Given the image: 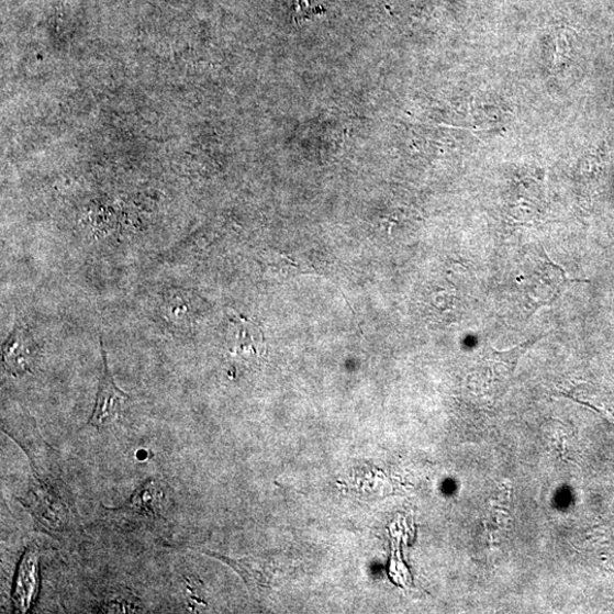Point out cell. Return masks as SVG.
<instances>
[{
  "label": "cell",
  "mask_w": 614,
  "mask_h": 614,
  "mask_svg": "<svg viewBox=\"0 0 614 614\" xmlns=\"http://www.w3.org/2000/svg\"><path fill=\"white\" fill-rule=\"evenodd\" d=\"M104 372L100 381L99 393L88 425L97 429L112 426L123 416L131 397L124 393L115 383L108 365L104 342L101 339Z\"/></svg>",
  "instance_id": "7a4b0ae2"
},
{
  "label": "cell",
  "mask_w": 614,
  "mask_h": 614,
  "mask_svg": "<svg viewBox=\"0 0 614 614\" xmlns=\"http://www.w3.org/2000/svg\"><path fill=\"white\" fill-rule=\"evenodd\" d=\"M234 351L244 357L250 355V357L263 358V355L266 354V344L260 328L254 323L243 320Z\"/></svg>",
  "instance_id": "5b68a950"
},
{
  "label": "cell",
  "mask_w": 614,
  "mask_h": 614,
  "mask_svg": "<svg viewBox=\"0 0 614 614\" xmlns=\"http://www.w3.org/2000/svg\"><path fill=\"white\" fill-rule=\"evenodd\" d=\"M158 491L152 480L146 481L143 487L135 493L129 505L138 509L143 513L154 514L155 505L158 499Z\"/></svg>",
  "instance_id": "8992f818"
},
{
  "label": "cell",
  "mask_w": 614,
  "mask_h": 614,
  "mask_svg": "<svg viewBox=\"0 0 614 614\" xmlns=\"http://www.w3.org/2000/svg\"><path fill=\"white\" fill-rule=\"evenodd\" d=\"M569 282L565 270L545 255L544 260L536 264L524 280L527 306L536 311L542 306L554 305Z\"/></svg>",
  "instance_id": "6da1fadb"
},
{
  "label": "cell",
  "mask_w": 614,
  "mask_h": 614,
  "mask_svg": "<svg viewBox=\"0 0 614 614\" xmlns=\"http://www.w3.org/2000/svg\"><path fill=\"white\" fill-rule=\"evenodd\" d=\"M32 344L27 334L15 327L3 346V365L13 376H23L31 371Z\"/></svg>",
  "instance_id": "277c9868"
},
{
  "label": "cell",
  "mask_w": 614,
  "mask_h": 614,
  "mask_svg": "<svg viewBox=\"0 0 614 614\" xmlns=\"http://www.w3.org/2000/svg\"><path fill=\"white\" fill-rule=\"evenodd\" d=\"M38 554L27 548L19 566L13 589V604L16 611L25 613L34 603L38 591Z\"/></svg>",
  "instance_id": "3957f363"
},
{
  "label": "cell",
  "mask_w": 614,
  "mask_h": 614,
  "mask_svg": "<svg viewBox=\"0 0 614 614\" xmlns=\"http://www.w3.org/2000/svg\"><path fill=\"white\" fill-rule=\"evenodd\" d=\"M147 455H148L147 451L144 450V449H142V450L138 451L137 458H138L141 461H144V460L147 458Z\"/></svg>",
  "instance_id": "52a82bcc"
}]
</instances>
